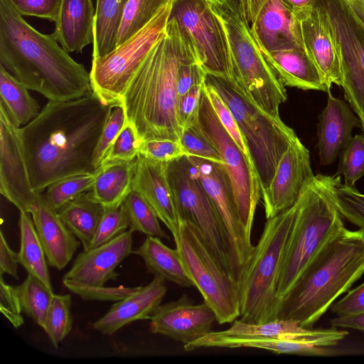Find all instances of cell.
<instances>
[{"label":"cell","instance_id":"obj_37","mask_svg":"<svg viewBox=\"0 0 364 364\" xmlns=\"http://www.w3.org/2000/svg\"><path fill=\"white\" fill-rule=\"evenodd\" d=\"M16 289L22 311L43 328L53 292L36 277L28 273L26 279Z\"/></svg>","mask_w":364,"mask_h":364},{"label":"cell","instance_id":"obj_29","mask_svg":"<svg viewBox=\"0 0 364 364\" xmlns=\"http://www.w3.org/2000/svg\"><path fill=\"white\" fill-rule=\"evenodd\" d=\"M134 253L143 259L147 270L154 276L181 287H194L178 250L164 245L160 237L147 236Z\"/></svg>","mask_w":364,"mask_h":364},{"label":"cell","instance_id":"obj_6","mask_svg":"<svg viewBox=\"0 0 364 364\" xmlns=\"http://www.w3.org/2000/svg\"><path fill=\"white\" fill-rule=\"evenodd\" d=\"M298 202L267 219L251 260L239 283L240 321L259 324L278 319L277 289Z\"/></svg>","mask_w":364,"mask_h":364},{"label":"cell","instance_id":"obj_39","mask_svg":"<svg viewBox=\"0 0 364 364\" xmlns=\"http://www.w3.org/2000/svg\"><path fill=\"white\" fill-rule=\"evenodd\" d=\"M96 178V173H80L59 179L46 188V196L57 211L65 205L90 191Z\"/></svg>","mask_w":364,"mask_h":364},{"label":"cell","instance_id":"obj_2","mask_svg":"<svg viewBox=\"0 0 364 364\" xmlns=\"http://www.w3.org/2000/svg\"><path fill=\"white\" fill-rule=\"evenodd\" d=\"M0 65L49 101H70L92 93L85 66L52 34L29 25L8 0H0Z\"/></svg>","mask_w":364,"mask_h":364},{"label":"cell","instance_id":"obj_31","mask_svg":"<svg viewBox=\"0 0 364 364\" xmlns=\"http://www.w3.org/2000/svg\"><path fill=\"white\" fill-rule=\"evenodd\" d=\"M28 90L0 65V108L18 127L28 124L41 112L38 102Z\"/></svg>","mask_w":364,"mask_h":364},{"label":"cell","instance_id":"obj_42","mask_svg":"<svg viewBox=\"0 0 364 364\" xmlns=\"http://www.w3.org/2000/svg\"><path fill=\"white\" fill-rule=\"evenodd\" d=\"M127 229H129V220L123 203L116 208H105L94 237L87 249L103 245L127 231Z\"/></svg>","mask_w":364,"mask_h":364},{"label":"cell","instance_id":"obj_34","mask_svg":"<svg viewBox=\"0 0 364 364\" xmlns=\"http://www.w3.org/2000/svg\"><path fill=\"white\" fill-rule=\"evenodd\" d=\"M314 329L304 328L289 319H277L272 321L251 324L235 319L232 325L222 334L246 338H297L310 335Z\"/></svg>","mask_w":364,"mask_h":364},{"label":"cell","instance_id":"obj_32","mask_svg":"<svg viewBox=\"0 0 364 364\" xmlns=\"http://www.w3.org/2000/svg\"><path fill=\"white\" fill-rule=\"evenodd\" d=\"M19 264L53 291L46 254L30 213L20 212Z\"/></svg>","mask_w":364,"mask_h":364},{"label":"cell","instance_id":"obj_36","mask_svg":"<svg viewBox=\"0 0 364 364\" xmlns=\"http://www.w3.org/2000/svg\"><path fill=\"white\" fill-rule=\"evenodd\" d=\"M123 205L129 220V230L141 232L147 236L170 240L161 228L159 218L151 205L136 191L132 190Z\"/></svg>","mask_w":364,"mask_h":364},{"label":"cell","instance_id":"obj_3","mask_svg":"<svg viewBox=\"0 0 364 364\" xmlns=\"http://www.w3.org/2000/svg\"><path fill=\"white\" fill-rule=\"evenodd\" d=\"M193 45L169 17L158 41L129 82L119 103L138 141H180L177 115L178 67Z\"/></svg>","mask_w":364,"mask_h":364},{"label":"cell","instance_id":"obj_14","mask_svg":"<svg viewBox=\"0 0 364 364\" xmlns=\"http://www.w3.org/2000/svg\"><path fill=\"white\" fill-rule=\"evenodd\" d=\"M170 18L193 45L207 73L232 79V66L226 31L206 0H173Z\"/></svg>","mask_w":364,"mask_h":364},{"label":"cell","instance_id":"obj_7","mask_svg":"<svg viewBox=\"0 0 364 364\" xmlns=\"http://www.w3.org/2000/svg\"><path fill=\"white\" fill-rule=\"evenodd\" d=\"M225 26L232 66L231 82L245 98L274 117L287 95L247 25L224 2H210Z\"/></svg>","mask_w":364,"mask_h":364},{"label":"cell","instance_id":"obj_41","mask_svg":"<svg viewBox=\"0 0 364 364\" xmlns=\"http://www.w3.org/2000/svg\"><path fill=\"white\" fill-rule=\"evenodd\" d=\"M336 175H343L344 185L353 187L364 176V135H355L341 151Z\"/></svg>","mask_w":364,"mask_h":364},{"label":"cell","instance_id":"obj_20","mask_svg":"<svg viewBox=\"0 0 364 364\" xmlns=\"http://www.w3.org/2000/svg\"><path fill=\"white\" fill-rule=\"evenodd\" d=\"M132 232L129 230L98 247L83 250L63 279L91 286H105L115 280L117 267L132 252Z\"/></svg>","mask_w":364,"mask_h":364},{"label":"cell","instance_id":"obj_19","mask_svg":"<svg viewBox=\"0 0 364 364\" xmlns=\"http://www.w3.org/2000/svg\"><path fill=\"white\" fill-rule=\"evenodd\" d=\"M250 31L262 51L303 48L299 21L283 0H250Z\"/></svg>","mask_w":364,"mask_h":364},{"label":"cell","instance_id":"obj_11","mask_svg":"<svg viewBox=\"0 0 364 364\" xmlns=\"http://www.w3.org/2000/svg\"><path fill=\"white\" fill-rule=\"evenodd\" d=\"M195 125L219 152L232 184L241 223L251 237L256 208L261 199L259 176L252 159L243 153L220 123L204 84Z\"/></svg>","mask_w":364,"mask_h":364},{"label":"cell","instance_id":"obj_21","mask_svg":"<svg viewBox=\"0 0 364 364\" xmlns=\"http://www.w3.org/2000/svg\"><path fill=\"white\" fill-rule=\"evenodd\" d=\"M132 190L151 205L174 237L178 233L180 218L166 175V163L139 155L136 159Z\"/></svg>","mask_w":364,"mask_h":364},{"label":"cell","instance_id":"obj_13","mask_svg":"<svg viewBox=\"0 0 364 364\" xmlns=\"http://www.w3.org/2000/svg\"><path fill=\"white\" fill-rule=\"evenodd\" d=\"M338 49L344 97L359 118L364 134V27L344 0H316Z\"/></svg>","mask_w":364,"mask_h":364},{"label":"cell","instance_id":"obj_9","mask_svg":"<svg viewBox=\"0 0 364 364\" xmlns=\"http://www.w3.org/2000/svg\"><path fill=\"white\" fill-rule=\"evenodd\" d=\"M173 240L194 287L215 311L218 323L240 317L239 284L213 256L199 229L180 219Z\"/></svg>","mask_w":364,"mask_h":364},{"label":"cell","instance_id":"obj_8","mask_svg":"<svg viewBox=\"0 0 364 364\" xmlns=\"http://www.w3.org/2000/svg\"><path fill=\"white\" fill-rule=\"evenodd\" d=\"M205 80L232 112L258 174L262 193L269 186L282 156L298 138L295 132L280 117L272 116L245 98L228 80L207 73Z\"/></svg>","mask_w":364,"mask_h":364},{"label":"cell","instance_id":"obj_48","mask_svg":"<svg viewBox=\"0 0 364 364\" xmlns=\"http://www.w3.org/2000/svg\"><path fill=\"white\" fill-rule=\"evenodd\" d=\"M138 151L145 158L165 163L186 156L181 142L170 139L139 141Z\"/></svg>","mask_w":364,"mask_h":364},{"label":"cell","instance_id":"obj_17","mask_svg":"<svg viewBox=\"0 0 364 364\" xmlns=\"http://www.w3.org/2000/svg\"><path fill=\"white\" fill-rule=\"evenodd\" d=\"M314 176L309 151L297 138L282 156L269 186L261 193L267 220L291 207Z\"/></svg>","mask_w":364,"mask_h":364},{"label":"cell","instance_id":"obj_44","mask_svg":"<svg viewBox=\"0 0 364 364\" xmlns=\"http://www.w3.org/2000/svg\"><path fill=\"white\" fill-rule=\"evenodd\" d=\"M180 142L186 156H196L224 165L218 150L200 133L196 125L183 130Z\"/></svg>","mask_w":364,"mask_h":364},{"label":"cell","instance_id":"obj_4","mask_svg":"<svg viewBox=\"0 0 364 364\" xmlns=\"http://www.w3.org/2000/svg\"><path fill=\"white\" fill-rule=\"evenodd\" d=\"M364 274V230L343 228L317 252L281 299L278 319L312 328Z\"/></svg>","mask_w":364,"mask_h":364},{"label":"cell","instance_id":"obj_23","mask_svg":"<svg viewBox=\"0 0 364 364\" xmlns=\"http://www.w3.org/2000/svg\"><path fill=\"white\" fill-rule=\"evenodd\" d=\"M165 279L156 275L151 282L112 304L109 311L91 324L95 331L110 336L129 323L150 319L167 291Z\"/></svg>","mask_w":364,"mask_h":364},{"label":"cell","instance_id":"obj_38","mask_svg":"<svg viewBox=\"0 0 364 364\" xmlns=\"http://www.w3.org/2000/svg\"><path fill=\"white\" fill-rule=\"evenodd\" d=\"M71 303L69 294H53L45 318L43 328L56 349L73 327Z\"/></svg>","mask_w":364,"mask_h":364},{"label":"cell","instance_id":"obj_43","mask_svg":"<svg viewBox=\"0 0 364 364\" xmlns=\"http://www.w3.org/2000/svg\"><path fill=\"white\" fill-rule=\"evenodd\" d=\"M64 286L85 301H118L136 291L139 287H128L91 286L63 279Z\"/></svg>","mask_w":364,"mask_h":364},{"label":"cell","instance_id":"obj_1","mask_svg":"<svg viewBox=\"0 0 364 364\" xmlns=\"http://www.w3.org/2000/svg\"><path fill=\"white\" fill-rule=\"evenodd\" d=\"M113 107L93 92L70 101H48L19 128L36 194L59 179L95 173V149Z\"/></svg>","mask_w":364,"mask_h":364},{"label":"cell","instance_id":"obj_52","mask_svg":"<svg viewBox=\"0 0 364 364\" xmlns=\"http://www.w3.org/2000/svg\"><path fill=\"white\" fill-rule=\"evenodd\" d=\"M330 309L331 312L338 316L364 312V282L348 291L345 296L334 302Z\"/></svg>","mask_w":364,"mask_h":364},{"label":"cell","instance_id":"obj_58","mask_svg":"<svg viewBox=\"0 0 364 364\" xmlns=\"http://www.w3.org/2000/svg\"><path fill=\"white\" fill-rule=\"evenodd\" d=\"M210 2L215 3V2H223L222 0H206Z\"/></svg>","mask_w":364,"mask_h":364},{"label":"cell","instance_id":"obj_55","mask_svg":"<svg viewBox=\"0 0 364 364\" xmlns=\"http://www.w3.org/2000/svg\"><path fill=\"white\" fill-rule=\"evenodd\" d=\"M297 20L309 13L316 0H283Z\"/></svg>","mask_w":364,"mask_h":364},{"label":"cell","instance_id":"obj_28","mask_svg":"<svg viewBox=\"0 0 364 364\" xmlns=\"http://www.w3.org/2000/svg\"><path fill=\"white\" fill-rule=\"evenodd\" d=\"M136 159L110 161L95 171V181L90 189L93 198L105 208L121 205L132 191Z\"/></svg>","mask_w":364,"mask_h":364},{"label":"cell","instance_id":"obj_10","mask_svg":"<svg viewBox=\"0 0 364 364\" xmlns=\"http://www.w3.org/2000/svg\"><path fill=\"white\" fill-rule=\"evenodd\" d=\"M173 0H169L142 29L113 50L92 58L90 73L92 92L105 104L119 105L134 75L166 33Z\"/></svg>","mask_w":364,"mask_h":364},{"label":"cell","instance_id":"obj_5","mask_svg":"<svg viewBox=\"0 0 364 364\" xmlns=\"http://www.w3.org/2000/svg\"><path fill=\"white\" fill-rule=\"evenodd\" d=\"M336 177V174L314 176L297 200L296 218L278 283L277 296L280 301L317 252L345 227L331 192Z\"/></svg>","mask_w":364,"mask_h":364},{"label":"cell","instance_id":"obj_27","mask_svg":"<svg viewBox=\"0 0 364 364\" xmlns=\"http://www.w3.org/2000/svg\"><path fill=\"white\" fill-rule=\"evenodd\" d=\"M262 53L284 86L304 90L327 92L331 90L303 48L296 46Z\"/></svg>","mask_w":364,"mask_h":364},{"label":"cell","instance_id":"obj_50","mask_svg":"<svg viewBox=\"0 0 364 364\" xmlns=\"http://www.w3.org/2000/svg\"><path fill=\"white\" fill-rule=\"evenodd\" d=\"M204 82L193 86L187 93L178 99L177 115L182 132L185 128L195 125L198 121Z\"/></svg>","mask_w":364,"mask_h":364},{"label":"cell","instance_id":"obj_47","mask_svg":"<svg viewBox=\"0 0 364 364\" xmlns=\"http://www.w3.org/2000/svg\"><path fill=\"white\" fill-rule=\"evenodd\" d=\"M126 122L124 112L122 106H114L105 124L95 149L93 164L96 170L100 166L107 151L122 131Z\"/></svg>","mask_w":364,"mask_h":364},{"label":"cell","instance_id":"obj_46","mask_svg":"<svg viewBox=\"0 0 364 364\" xmlns=\"http://www.w3.org/2000/svg\"><path fill=\"white\" fill-rule=\"evenodd\" d=\"M139 141L127 122L105 156L102 164L110 161H132L139 156ZM100 165V166H101Z\"/></svg>","mask_w":364,"mask_h":364},{"label":"cell","instance_id":"obj_22","mask_svg":"<svg viewBox=\"0 0 364 364\" xmlns=\"http://www.w3.org/2000/svg\"><path fill=\"white\" fill-rule=\"evenodd\" d=\"M50 266L61 270L70 262L81 243L59 217L45 191L37 193L31 212Z\"/></svg>","mask_w":364,"mask_h":364},{"label":"cell","instance_id":"obj_51","mask_svg":"<svg viewBox=\"0 0 364 364\" xmlns=\"http://www.w3.org/2000/svg\"><path fill=\"white\" fill-rule=\"evenodd\" d=\"M0 311L14 328H18L23 323L22 308L16 287L6 284L2 275L0 279Z\"/></svg>","mask_w":364,"mask_h":364},{"label":"cell","instance_id":"obj_35","mask_svg":"<svg viewBox=\"0 0 364 364\" xmlns=\"http://www.w3.org/2000/svg\"><path fill=\"white\" fill-rule=\"evenodd\" d=\"M168 1L169 0H127L117 33L116 47L146 26Z\"/></svg>","mask_w":364,"mask_h":364},{"label":"cell","instance_id":"obj_26","mask_svg":"<svg viewBox=\"0 0 364 364\" xmlns=\"http://www.w3.org/2000/svg\"><path fill=\"white\" fill-rule=\"evenodd\" d=\"M92 0H61L53 36L68 53H81L94 40Z\"/></svg>","mask_w":364,"mask_h":364},{"label":"cell","instance_id":"obj_53","mask_svg":"<svg viewBox=\"0 0 364 364\" xmlns=\"http://www.w3.org/2000/svg\"><path fill=\"white\" fill-rule=\"evenodd\" d=\"M18 264H19L18 252L12 250L3 232H0V274H7L16 279H18Z\"/></svg>","mask_w":364,"mask_h":364},{"label":"cell","instance_id":"obj_33","mask_svg":"<svg viewBox=\"0 0 364 364\" xmlns=\"http://www.w3.org/2000/svg\"><path fill=\"white\" fill-rule=\"evenodd\" d=\"M127 1H96L92 58L104 56L116 48L117 33Z\"/></svg>","mask_w":364,"mask_h":364},{"label":"cell","instance_id":"obj_25","mask_svg":"<svg viewBox=\"0 0 364 364\" xmlns=\"http://www.w3.org/2000/svg\"><path fill=\"white\" fill-rule=\"evenodd\" d=\"M326 106L318 116V149L321 165L333 164L352 138L354 127H361L360 119L346 101L327 91Z\"/></svg>","mask_w":364,"mask_h":364},{"label":"cell","instance_id":"obj_57","mask_svg":"<svg viewBox=\"0 0 364 364\" xmlns=\"http://www.w3.org/2000/svg\"><path fill=\"white\" fill-rule=\"evenodd\" d=\"M364 27V0H344Z\"/></svg>","mask_w":364,"mask_h":364},{"label":"cell","instance_id":"obj_18","mask_svg":"<svg viewBox=\"0 0 364 364\" xmlns=\"http://www.w3.org/2000/svg\"><path fill=\"white\" fill-rule=\"evenodd\" d=\"M216 320L215 311L208 304H194L187 294H183L157 308L150 318L149 330L186 345L211 331Z\"/></svg>","mask_w":364,"mask_h":364},{"label":"cell","instance_id":"obj_12","mask_svg":"<svg viewBox=\"0 0 364 364\" xmlns=\"http://www.w3.org/2000/svg\"><path fill=\"white\" fill-rule=\"evenodd\" d=\"M166 175L179 218L193 223L222 267L230 274L229 247L214 205L186 156L166 163Z\"/></svg>","mask_w":364,"mask_h":364},{"label":"cell","instance_id":"obj_24","mask_svg":"<svg viewBox=\"0 0 364 364\" xmlns=\"http://www.w3.org/2000/svg\"><path fill=\"white\" fill-rule=\"evenodd\" d=\"M303 48L321 73L329 89L332 84L342 86L340 58L332 33L323 17L314 6L298 20Z\"/></svg>","mask_w":364,"mask_h":364},{"label":"cell","instance_id":"obj_49","mask_svg":"<svg viewBox=\"0 0 364 364\" xmlns=\"http://www.w3.org/2000/svg\"><path fill=\"white\" fill-rule=\"evenodd\" d=\"M21 16L55 21L61 0H8Z\"/></svg>","mask_w":364,"mask_h":364},{"label":"cell","instance_id":"obj_16","mask_svg":"<svg viewBox=\"0 0 364 364\" xmlns=\"http://www.w3.org/2000/svg\"><path fill=\"white\" fill-rule=\"evenodd\" d=\"M0 108V192L20 212H31L36 200L19 134Z\"/></svg>","mask_w":364,"mask_h":364},{"label":"cell","instance_id":"obj_15","mask_svg":"<svg viewBox=\"0 0 364 364\" xmlns=\"http://www.w3.org/2000/svg\"><path fill=\"white\" fill-rule=\"evenodd\" d=\"M187 158L218 213L228 244L230 276L239 284L255 246L241 223L228 173L223 164L196 156Z\"/></svg>","mask_w":364,"mask_h":364},{"label":"cell","instance_id":"obj_30","mask_svg":"<svg viewBox=\"0 0 364 364\" xmlns=\"http://www.w3.org/2000/svg\"><path fill=\"white\" fill-rule=\"evenodd\" d=\"M105 207L92 196L90 191L65 205L57 212L68 228L87 250L92 242Z\"/></svg>","mask_w":364,"mask_h":364},{"label":"cell","instance_id":"obj_40","mask_svg":"<svg viewBox=\"0 0 364 364\" xmlns=\"http://www.w3.org/2000/svg\"><path fill=\"white\" fill-rule=\"evenodd\" d=\"M331 192L341 215L364 230V194L353 187L342 185L340 175H337Z\"/></svg>","mask_w":364,"mask_h":364},{"label":"cell","instance_id":"obj_45","mask_svg":"<svg viewBox=\"0 0 364 364\" xmlns=\"http://www.w3.org/2000/svg\"><path fill=\"white\" fill-rule=\"evenodd\" d=\"M204 87L220 123L243 153L251 159L245 139L230 109L218 92L205 80Z\"/></svg>","mask_w":364,"mask_h":364},{"label":"cell","instance_id":"obj_54","mask_svg":"<svg viewBox=\"0 0 364 364\" xmlns=\"http://www.w3.org/2000/svg\"><path fill=\"white\" fill-rule=\"evenodd\" d=\"M331 327L347 328L364 331V312L338 316L331 320Z\"/></svg>","mask_w":364,"mask_h":364},{"label":"cell","instance_id":"obj_56","mask_svg":"<svg viewBox=\"0 0 364 364\" xmlns=\"http://www.w3.org/2000/svg\"><path fill=\"white\" fill-rule=\"evenodd\" d=\"M247 25L250 23V0H222Z\"/></svg>","mask_w":364,"mask_h":364}]
</instances>
